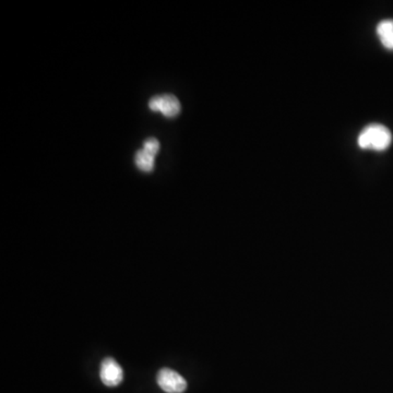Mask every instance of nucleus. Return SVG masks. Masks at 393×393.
Here are the masks:
<instances>
[{
  "label": "nucleus",
  "mask_w": 393,
  "mask_h": 393,
  "mask_svg": "<svg viewBox=\"0 0 393 393\" xmlns=\"http://www.w3.org/2000/svg\"><path fill=\"white\" fill-rule=\"evenodd\" d=\"M149 106L152 110H159L167 117H175L181 112V103L171 94L154 96L150 100Z\"/></svg>",
  "instance_id": "4"
},
{
  "label": "nucleus",
  "mask_w": 393,
  "mask_h": 393,
  "mask_svg": "<svg viewBox=\"0 0 393 393\" xmlns=\"http://www.w3.org/2000/svg\"><path fill=\"white\" fill-rule=\"evenodd\" d=\"M377 35L381 44L387 49L393 51V20H382L377 25Z\"/></svg>",
  "instance_id": "5"
},
{
  "label": "nucleus",
  "mask_w": 393,
  "mask_h": 393,
  "mask_svg": "<svg viewBox=\"0 0 393 393\" xmlns=\"http://www.w3.org/2000/svg\"><path fill=\"white\" fill-rule=\"evenodd\" d=\"M100 377L105 386L117 387L124 379V371L115 359L106 357L101 364Z\"/></svg>",
  "instance_id": "3"
},
{
  "label": "nucleus",
  "mask_w": 393,
  "mask_h": 393,
  "mask_svg": "<svg viewBox=\"0 0 393 393\" xmlns=\"http://www.w3.org/2000/svg\"><path fill=\"white\" fill-rule=\"evenodd\" d=\"M157 380L160 388L167 393H183L187 389V381L173 369H161Z\"/></svg>",
  "instance_id": "2"
},
{
  "label": "nucleus",
  "mask_w": 393,
  "mask_h": 393,
  "mask_svg": "<svg viewBox=\"0 0 393 393\" xmlns=\"http://www.w3.org/2000/svg\"><path fill=\"white\" fill-rule=\"evenodd\" d=\"M160 144L159 141L154 138H149V139L146 140L143 143V150L148 153L151 154L152 157H155L157 152H159Z\"/></svg>",
  "instance_id": "7"
},
{
  "label": "nucleus",
  "mask_w": 393,
  "mask_h": 393,
  "mask_svg": "<svg viewBox=\"0 0 393 393\" xmlns=\"http://www.w3.org/2000/svg\"><path fill=\"white\" fill-rule=\"evenodd\" d=\"M134 161H136V165L141 171L151 172L154 169V157H152L151 154L148 153V152L144 151L143 149L139 150L136 153Z\"/></svg>",
  "instance_id": "6"
},
{
  "label": "nucleus",
  "mask_w": 393,
  "mask_h": 393,
  "mask_svg": "<svg viewBox=\"0 0 393 393\" xmlns=\"http://www.w3.org/2000/svg\"><path fill=\"white\" fill-rule=\"evenodd\" d=\"M392 134L386 126L371 124L361 130L357 138V144L363 150L385 151L390 147Z\"/></svg>",
  "instance_id": "1"
}]
</instances>
